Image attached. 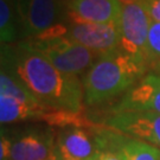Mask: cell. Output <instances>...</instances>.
I'll return each instance as SVG.
<instances>
[{"label":"cell","mask_w":160,"mask_h":160,"mask_svg":"<svg viewBox=\"0 0 160 160\" xmlns=\"http://www.w3.org/2000/svg\"><path fill=\"white\" fill-rule=\"evenodd\" d=\"M1 56L8 59L24 84L45 106L69 112L83 110L84 92L78 76L62 72L25 40L13 46L1 45Z\"/></svg>","instance_id":"1"},{"label":"cell","mask_w":160,"mask_h":160,"mask_svg":"<svg viewBox=\"0 0 160 160\" xmlns=\"http://www.w3.org/2000/svg\"><path fill=\"white\" fill-rule=\"evenodd\" d=\"M148 65L121 50L98 56L82 78L84 103L102 104L126 92L146 75Z\"/></svg>","instance_id":"2"},{"label":"cell","mask_w":160,"mask_h":160,"mask_svg":"<svg viewBox=\"0 0 160 160\" xmlns=\"http://www.w3.org/2000/svg\"><path fill=\"white\" fill-rule=\"evenodd\" d=\"M32 49L45 56L58 70L68 75L86 74L98 57L86 46L67 36L37 37L25 40Z\"/></svg>","instance_id":"3"},{"label":"cell","mask_w":160,"mask_h":160,"mask_svg":"<svg viewBox=\"0 0 160 160\" xmlns=\"http://www.w3.org/2000/svg\"><path fill=\"white\" fill-rule=\"evenodd\" d=\"M152 19L143 8L142 4H123L120 22V44L122 52L143 61L147 64V40Z\"/></svg>","instance_id":"4"},{"label":"cell","mask_w":160,"mask_h":160,"mask_svg":"<svg viewBox=\"0 0 160 160\" xmlns=\"http://www.w3.org/2000/svg\"><path fill=\"white\" fill-rule=\"evenodd\" d=\"M24 38H34L62 24L63 8L59 0H16Z\"/></svg>","instance_id":"5"},{"label":"cell","mask_w":160,"mask_h":160,"mask_svg":"<svg viewBox=\"0 0 160 160\" xmlns=\"http://www.w3.org/2000/svg\"><path fill=\"white\" fill-rule=\"evenodd\" d=\"M64 36L86 46L97 56L120 50L119 24L69 22L64 25Z\"/></svg>","instance_id":"6"},{"label":"cell","mask_w":160,"mask_h":160,"mask_svg":"<svg viewBox=\"0 0 160 160\" xmlns=\"http://www.w3.org/2000/svg\"><path fill=\"white\" fill-rule=\"evenodd\" d=\"M106 126L160 148V114L152 112H120L107 119Z\"/></svg>","instance_id":"7"},{"label":"cell","mask_w":160,"mask_h":160,"mask_svg":"<svg viewBox=\"0 0 160 160\" xmlns=\"http://www.w3.org/2000/svg\"><path fill=\"white\" fill-rule=\"evenodd\" d=\"M92 135L98 151L115 152L123 160H160V148L112 128H97Z\"/></svg>","instance_id":"8"},{"label":"cell","mask_w":160,"mask_h":160,"mask_svg":"<svg viewBox=\"0 0 160 160\" xmlns=\"http://www.w3.org/2000/svg\"><path fill=\"white\" fill-rule=\"evenodd\" d=\"M11 160H61L53 129H29L13 139Z\"/></svg>","instance_id":"9"},{"label":"cell","mask_w":160,"mask_h":160,"mask_svg":"<svg viewBox=\"0 0 160 160\" xmlns=\"http://www.w3.org/2000/svg\"><path fill=\"white\" fill-rule=\"evenodd\" d=\"M120 112H152L160 114V72H147L114 107Z\"/></svg>","instance_id":"10"},{"label":"cell","mask_w":160,"mask_h":160,"mask_svg":"<svg viewBox=\"0 0 160 160\" xmlns=\"http://www.w3.org/2000/svg\"><path fill=\"white\" fill-rule=\"evenodd\" d=\"M123 4L120 0H71L65 5L70 22L119 24Z\"/></svg>","instance_id":"11"},{"label":"cell","mask_w":160,"mask_h":160,"mask_svg":"<svg viewBox=\"0 0 160 160\" xmlns=\"http://www.w3.org/2000/svg\"><path fill=\"white\" fill-rule=\"evenodd\" d=\"M56 146L61 160H94L98 152L92 132L81 127L59 128Z\"/></svg>","instance_id":"12"},{"label":"cell","mask_w":160,"mask_h":160,"mask_svg":"<svg viewBox=\"0 0 160 160\" xmlns=\"http://www.w3.org/2000/svg\"><path fill=\"white\" fill-rule=\"evenodd\" d=\"M50 107L40 101H22L0 94V122L1 125L28 120H43Z\"/></svg>","instance_id":"13"},{"label":"cell","mask_w":160,"mask_h":160,"mask_svg":"<svg viewBox=\"0 0 160 160\" xmlns=\"http://www.w3.org/2000/svg\"><path fill=\"white\" fill-rule=\"evenodd\" d=\"M23 37L16 0H0V40L1 45H10Z\"/></svg>","instance_id":"14"},{"label":"cell","mask_w":160,"mask_h":160,"mask_svg":"<svg viewBox=\"0 0 160 160\" xmlns=\"http://www.w3.org/2000/svg\"><path fill=\"white\" fill-rule=\"evenodd\" d=\"M147 65L160 72V22L152 20L147 40Z\"/></svg>","instance_id":"15"},{"label":"cell","mask_w":160,"mask_h":160,"mask_svg":"<svg viewBox=\"0 0 160 160\" xmlns=\"http://www.w3.org/2000/svg\"><path fill=\"white\" fill-rule=\"evenodd\" d=\"M140 2L152 20L160 22V0H141Z\"/></svg>","instance_id":"16"},{"label":"cell","mask_w":160,"mask_h":160,"mask_svg":"<svg viewBox=\"0 0 160 160\" xmlns=\"http://www.w3.org/2000/svg\"><path fill=\"white\" fill-rule=\"evenodd\" d=\"M11 152L12 140L8 137H6L2 131L0 139V160H11Z\"/></svg>","instance_id":"17"},{"label":"cell","mask_w":160,"mask_h":160,"mask_svg":"<svg viewBox=\"0 0 160 160\" xmlns=\"http://www.w3.org/2000/svg\"><path fill=\"white\" fill-rule=\"evenodd\" d=\"M94 160H123L120 154L110 151H98Z\"/></svg>","instance_id":"18"},{"label":"cell","mask_w":160,"mask_h":160,"mask_svg":"<svg viewBox=\"0 0 160 160\" xmlns=\"http://www.w3.org/2000/svg\"><path fill=\"white\" fill-rule=\"evenodd\" d=\"M122 4H131V2H139L141 0H120Z\"/></svg>","instance_id":"19"},{"label":"cell","mask_w":160,"mask_h":160,"mask_svg":"<svg viewBox=\"0 0 160 160\" xmlns=\"http://www.w3.org/2000/svg\"><path fill=\"white\" fill-rule=\"evenodd\" d=\"M59 1H61V2H62V5H67V4H68V2H70V1H71V0H59Z\"/></svg>","instance_id":"20"}]
</instances>
